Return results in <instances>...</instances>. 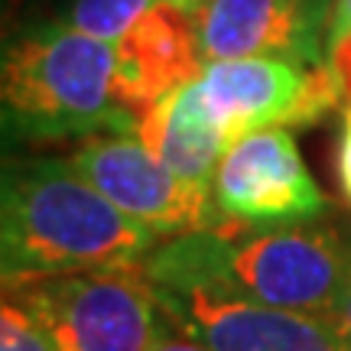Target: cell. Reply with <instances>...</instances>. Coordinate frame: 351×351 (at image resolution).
<instances>
[{"mask_svg": "<svg viewBox=\"0 0 351 351\" xmlns=\"http://www.w3.org/2000/svg\"><path fill=\"white\" fill-rule=\"evenodd\" d=\"M160 287H208L263 306L332 319L351 283V238L332 225L221 221L176 234L140 263Z\"/></svg>", "mask_w": 351, "mask_h": 351, "instance_id": "6da1fadb", "label": "cell"}, {"mask_svg": "<svg viewBox=\"0 0 351 351\" xmlns=\"http://www.w3.org/2000/svg\"><path fill=\"white\" fill-rule=\"evenodd\" d=\"M160 234L127 218L69 160H7L0 189L3 287L111 267H137Z\"/></svg>", "mask_w": 351, "mask_h": 351, "instance_id": "7a4b0ae2", "label": "cell"}, {"mask_svg": "<svg viewBox=\"0 0 351 351\" xmlns=\"http://www.w3.org/2000/svg\"><path fill=\"white\" fill-rule=\"evenodd\" d=\"M3 134L49 143L95 134H137V111L121 88L117 43L65 20L16 26L0 62Z\"/></svg>", "mask_w": 351, "mask_h": 351, "instance_id": "3957f363", "label": "cell"}, {"mask_svg": "<svg viewBox=\"0 0 351 351\" xmlns=\"http://www.w3.org/2000/svg\"><path fill=\"white\" fill-rule=\"evenodd\" d=\"M7 296L49 332L56 351H147L163 319L140 263L29 280Z\"/></svg>", "mask_w": 351, "mask_h": 351, "instance_id": "277c9868", "label": "cell"}, {"mask_svg": "<svg viewBox=\"0 0 351 351\" xmlns=\"http://www.w3.org/2000/svg\"><path fill=\"white\" fill-rule=\"evenodd\" d=\"M202 117L228 147L263 127L319 124L345 95L332 62L300 65L287 59H218L192 82Z\"/></svg>", "mask_w": 351, "mask_h": 351, "instance_id": "5b68a950", "label": "cell"}, {"mask_svg": "<svg viewBox=\"0 0 351 351\" xmlns=\"http://www.w3.org/2000/svg\"><path fill=\"white\" fill-rule=\"evenodd\" d=\"M69 163L127 218L153 234H189L221 225L212 192L186 186L140 137L95 134L78 143Z\"/></svg>", "mask_w": 351, "mask_h": 351, "instance_id": "8992f818", "label": "cell"}, {"mask_svg": "<svg viewBox=\"0 0 351 351\" xmlns=\"http://www.w3.org/2000/svg\"><path fill=\"white\" fill-rule=\"evenodd\" d=\"M212 199L221 218L251 228L300 225L328 212L289 127H263L234 140L215 169Z\"/></svg>", "mask_w": 351, "mask_h": 351, "instance_id": "52a82bcc", "label": "cell"}, {"mask_svg": "<svg viewBox=\"0 0 351 351\" xmlns=\"http://www.w3.org/2000/svg\"><path fill=\"white\" fill-rule=\"evenodd\" d=\"M169 319L215 351H351L328 319L289 313L208 287L153 283Z\"/></svg>", "mask_w": 351, "mask_h": 351, "instance_id": "ba28073f", "label": "cell"}, {"mask_svg": "<svg viewBox=\"0 0 351 351\" xmlns=\"http://www.w3.org/2000/svg\"><path fill=\"white\" fill-rule=\"evenodd\" d=\"M335 0H202L199 36L205 62L218 59H287L328 62Z\"/></svg>", "mask_w": 351, "mask_h": 351, "instance_id": "9c48e42d", "label": "cell"}, {"mask_svg": "<svg viewBox=\"0 0 351 351\" xmlns=\"http://www.w3.org/2000/svg\"><path fill=\"white\" fill-rule=\"evenodd\" d=\"M117 65L127 104L137 117L176 88L189 85L205 69L199 36V10L160 3L117 39Z\"/></svg>", "mask_w": 351, "mask_h": 351, "instance_id": "30bf717a", "label": "cell"}, {"mask_svg": "<svg viewBox=\"0 0 351 351\" xmlns=\"http://www.w3.org/2000/svg\"><path fill=\"white\" fill-rule=\"evenodd\" d=\"M192 85V82H189ZM182 85L140 114L137 137L150 147L186 186L212 192L215 169L228 143L195 108L192 88Z\"/></svg>", "mask_w": 351, "mask_h": 351, "instance_id": "8fae6325", "label": "cell"}, {"mask_svg": "<svg viewBox=\"0 0 351 351\" xmlns=\"http://www.w3.org/2000/svg\"><path fill=\"white\" fill-rule=\"evenodd\" d=\"M160 3H182V7L199 10L202 0H69L62 10V20L82 29V33L117 43L143 13L160 7Z\"/></svg>", "mask_w": 351, "mask_h": 351, "instance_id": "7c38bea8", "label": "cell"}, {"mask_svg": "<svg viewBox=\"0 0 351 351\" xmlns=\"http://www.w3.org/2000/svg\"><path fill=\"white\" fill-rule=\"evenodd\" d=\"M0 351H56L49 332L26 313L20 302L3 296L0 309Z\"/></svg>", "mask_w": 351, "mask_h": 351, "instance_id": "4fadbf2b", "label": "cell"}, {"mask_svg": "<svg viewBox=\"0 0 351 351\" xmlns=\"http://www.w3.org/2000/svg\"><path fill=\"white\" fill-rule=\"evenodd\" d=\"M147 351H215V348L212 345H205L202 339H195V335H189L186 328H179L173 319L163 313L160 328H156V335H153V341H150V348Z\"/></svg>", "mask_w": 351, "mask_h": 351, "instance_id": "5bb4252c", "label": "cell"}, {"mask_svg": "<svg viewBox=\"0 0 351 351\" xmlns=\"http://www.w3.org/2000/svg\"><path fill=\"white\" fill-rule=\"evenodd\" d=\"M328 62H332V72L339 78L341 95L351 101V26L328 39Z\"/></svg>", "mask_w": 351, "mask_h": 351, "instance_id": "9a60e30c", "label": "cell"}, {"mask_svg": "<svg viewBox=\"0 0 351 351\" xmlns=\"http://www.w3.org/2000/svg\"><path fill=\"white\" fill-rule=\"evenodd\" d=\"M335 173H339L341 195L351 202V104L341 111L339 143H335Z\"/></svg>", "mask_w": 351, "mask_h": 351, "instance_id": "2e32d148", "label": "cell"}, {"mask_svg": "<svg viewBox=\"0 0 351 351\" xmlns=\"http://www.w3.org/2000/svg\"><path fill=\"white\" fill-rule=\"evenodd\" d=\"M332 326L339 328V335L345 341H348V348H351V283H348V289H345V296H341V306H339V313L328 319Z\"/></svg>", "mask_w": 351, "mask_h": 351, "instance_id": "e0dca14e", "label": "cell"}, {"mask_svg": "<svg viewBox=\"0 0 351 351\" xmlns=\"http://www.w3.org/2000/svg\"><path fill=\"white\" fill-rule=\"evenodd\" d=\"M351 26V0H335V13H332V36ZM328 36V39H332Z\"/></svg>", "mask_w": 351, "mask_h": 351, "instance_id": "ac0fdd59", "label": "cell"}]
</instances>
